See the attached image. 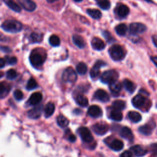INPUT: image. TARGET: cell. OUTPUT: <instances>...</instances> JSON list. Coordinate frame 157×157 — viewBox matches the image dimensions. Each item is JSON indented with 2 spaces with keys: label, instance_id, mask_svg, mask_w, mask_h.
I'll use <instances>...</instances> for the list:
<instances>
[{
  "label": "cell",
  "instance_id": "cell-27",
  "mask_svg": "<svg viewBox=\"0 0 157 157\" xmlns=\"http://www.w3.org/2000/svg\"><path fill=\"white\" fill-rule=\"evenodd\" d=\"M110 117L112 120L116 121H120L123 118V114L121 112V110H118L117 109H113L110 113Z\"/></svg>",
  "mask_w": 157,
  "mask_h": 157
},
{
  "label": "cell",
  "instance_id": "cell-14",
  "mask_svg": "<svg viewBox=\"0 0 157 157\" xmlns=\"http://www.w3.org/2000/svg\"><path fill=\"white\" fill-rule=\"evenodd\" d=\"M42 112V105H36L34 108L29 110L28 112V115L30 118L37 119L39 118Z\"/></svg>",
  "mask_w": 157,
  "mask_h": 157
},
{
  "label": "cell",
  "instance_id": "cell-45",
  "mask_svg": "<svg viewBox=\"0 0 157 157\" xmlns=\"http://www.w3.org/2000/svg\"><path fill=\"white\" fill-rule=\"evenodd\" d=\"M150 149L153 154L157 155V144H152L150 145Z\"/></svg>",
  "mask_w": 157,
  "mask_h": 157
},
{
  "label": "cell",
  "instance_id": "cell-13",
  "mask_svg": "<svg viewBox=\"0 0 157 157\" xmlns=\"http://www.w3.org/2000/svg\"><path fill=\"white\" fill-rule=\"evenodd\" d=\"M87 113L88 115L93 118H98L101 117V115H102V111L101 109L96 105H91L88 108Z\"/></svg>",
  "mask_w": 157,
  "mask_h": 157
},
{
  "label": "cell",
  "instance_id": "cell-48",
  "mask_svg": "<svg viewBox=\"0 0 157 157\" xmlns=\"http://www.w3.org/2000/svg\"><path fill=\"white\" fill-rule=\"evenodd\" d=\"M152 40L154 45L157 47V35H153L152 36Z\"/></svg>",
  "mask_w": 157,
  "mask_h": 157
},
{
  "label": "cell",
  "instance_id": "cell-39",
  "mask_svg": "<svg viewBox=\"0 0 157 157\" xmlns=\"http://www.w3.org/2000/svg\"><path fill=\"white\" fill-rule=\"evenodd\" d=\"M26 89L28 90H34V89H35L37 87V82L36 81L35 79H34L33 78H31L28 81V83L26 84Z\"/></svg>",
  "mask_w": 157,
  "mask_h": 157
},
{
  "label": "cell",
  "instance_id": "cell-34",
  "mask_svg": "<svg viewBox=\"0 0 157 157\" xmlns=\"http://www.w3.org/2000/svg\"><path fill=\"white\" fill-rule=\"evenodd\" d=\"M112 107L114 109L121 110L125 108L126 103L124 101H123L122 100H115L112 103Z\"/></svg>",
  "mask_w": 157,
  "mask_h": 157
},
{
  "label": "cell",
  "instance_id": "cell-19",
  "mask_svg": "<svg viewBox=\"0 0 157 157\" xmlns=\"http://www.w3.org/2000/svg\"><path fill=\"white\" fill-rule=\"evenodd\" d=\"M120 134L121 137L123 138L129 140V141H132L134 139V136L133 134L131 131V130L128 128V127H123L121 129Z\"/></svg>",
  "mask_w": 157,
  "mask_h": 157
},
{
  "label": "cell",
  "instance_id": "cell-29",
  "mask_svg": "<svg viewBox=\"0 0 157 157\" xmlns=\"http://www.w3.org/2000/svg\"><path fill=\"white\" fill-rule=\"evenodd\" d=\"M139 131L143 135L150 136L152 133L153 128L151 125L146 124L139 128Z\"/></svg>",
  "mask_w": 157,
  "mask_h": 157
},
{
  "label": "cell",
  "instance_id": "cell-52",
  "mask_svg": "<svg viewBox=\"0 0 157 157\" xmlns=\"http://www.w3.org/2000/svg\"><path fill=\"white\" fill-rule=\"evenodd\" d=\"M74 1H75V2H80V1H82V0H74Z\"/></svg>",
  "mask_w": 157,
  "mask_h": 157
},
{
  "label": "cell",
  "instance_id": "cell-35",
  "mask_svg": "<svg viewBox=\"0 0 157 157\" xmlns=\"http://www.w3.org/2000/svg\"><path fill=\"white\" fill-rule=\"evenodd\" d=\"M69 123V121L67 120V118L62 115H59L57 117V123L61 128L66 127L68 125Z\"/></svg>",
  "mask_w": 157,
  "mask_h": 157
},
{
  "label": "cell",
  "instance_id": "cell-20",
  "mask_svg": "<svg viewBox=\"0 0 157 157\" xmlns=\"http://www.w3.org/2000/svg\"><path fill=\"white\" fill-rule=\"evenodd\" d=\"M121 87L122 86L121 83L117 80H115L109 84V89L111 93L113 94L116 95V96L119 94L120 92L121 91Z\"/></svg>",
  "mask_w": 157,
  "mask_h": 157
},
{
  "label": "cell",
  "instance_id": "cell-43",
  "mask_svg": "<svg viewBox=\"0 0 157 157\" xmlns=\"http://www.w3.org/2000/svg\"><path fill=\"white\" fill-rule=\"evenodd\" d=\"M7 61L8 64L10 65L15 64L17 62V59L15 56H11V57H7Z\"/></svg>",
  "mask_w": 157,
  "mask_h": 157
},
{
  "label": "cell",
  "instance_id": "cell-12",
  "mask_svg": "<svg viewBox=\"0 0 157 157\" xmlns=\"http://www.w3.org/2000/svg\"><path fill=\"white\" fill-rule=\"evenodd\" d=\"M146 102V98L144 95L139 94L135 96L132 99V105L137 109H140L142 107Z\"/></svg>",
  "mask_w": 157,
  "mask_h": 157
},
{
  "label": "cell",
  "instance_id": "cell-42",
  "mask_svg": "<svg viewBox=\"0 0 157 157\" xmlns=\"http://www.w3.org/2000/svg\"><path fill=\"white\" fill-rule=\"evenodd\" d=\"M13 96H14V98H15V99H17L18 101L21 100L23 98V94L22 91L20 90H16L13 92Z\"/></svg>",
  "mask_w": 157,
  "mask_h": 157
},
{
  "label": "cell",
  "instance_id": "cell-49",
  "mask_svg": "<svg viewBox=\"0 0 157 157\" xmlns=\"http://www.w3.org/2000/svg\"><path fill=\"white\" fill-rule=\"evenodd\" d=\"M5 63H6L5 60H4L3 58H1L0 59V67H1V68H2V67L4 66Z\"/></svg>",
  "mask_w": 157,
  "mask_h": 157
},
{
  "label": "cell",
  "instance_id": "cell-9",
  "mask_svg": "<svg viewBox=\"0 0 157 157\" xmlns=\"http://www.w3.org/2000/svg\"><path fill=\"white\" fill-rule=\"evenodd\" d=\"M93 131L98 135L102 136L106 134L109 131V126L104 123H98L92 126Z\"/></svg>",
  "mask_w": 157,
  "mask_h": 157
},
{
  "label": "cell",
  "instance_id": "cell-16",
  "mask_svg": "<svg viewBox=\"0 0 157 157\" xmlns=\"http://www.w3.org/2000/svg\"><path fill=\"white\" fill-rule=\"evenodd\" d=\"M116 12L120 18H124L129 14V9L127 6L120 4L116 8Z\"/></svg>",
  "mask_w": 157,
  "mask_h": 157
},
{
  "label": "cell",
  "instance_id": "cell-37",
  "mask_svg": "<svg viewBox=\"0 0 157 157\" xmlns=\"http://www.w3.org/2000/svg\"><path fill=\"white\" fill-rule=\"evenodd\" d=\"M48 41L50 44L53 47H57V46H59L60 44V39L59 37H58L55 34L52 35L49 37Z\"/></svg>",
  "mask_w": 157,
  "mask_h": 157
},
{
  "label": "cell",
  "instance_id": "cell-6",
  "mask_svg": "<svg viewBox=\"0 0 157 157\" xmlns=\"http://www.w3.org/2000/svg\"><path fill=\"white\" fill-rule=\"evenodd\" d=\"M78 133L79 134L82 140L86 143L91 142L94 139L91 132L86 127L79 128L78 129Z\"/></svg>",
  "mask_w": 157,
  "mask_h": 157
},
{
  "label": "cell",
  "instance_id": "cell-18",
  "mask_svg": "<svg viewBox=\"0 0 157 157\" xmlns=\"http://www.w3.org/2000/svg\"><path fill=\"white\" fill-rule=\"evenodd\" d=\"M130 150L137 157L143 156L147 153V150L139 145H136L131 147Z\"/></svg>",
  "mask_w": 157,
  "mask_h": 157
},
{
  "label": "cell",
  "instance_id": "cell-38",
  "mask_svg": "<svg viewBox=\"0 0 157 157\" xmlns=\"http://www.w3.org/2000/svg\"><path fill=\"white\" fill-rule=\"evenodd\" d=\"M30 37L33 42L37 43V42H40L42 40L43 35L42 34H39L37 33H32Z\"/></svg>",
  "mask_w": 157,
  "mask_h": 157
},
{
  "label": "cell",
  "instance_id": "cell-22",
  "mask_svg": "<svg viewBox=\"0 0 157 157\" xmlns=\"http://www.w3.org/2000/svg\"><path fill=\"white\" fill-rule=\"evenodd\" d=\"M72 41L74 44L80 48H83L85 46V42L83 38L80 35L74 34L72 36Z\"/></svg>",
  "mask_w": 157,
  "mask_h": 157
},
{
  "label": "cell",
  "instance_id": "cell-46",
  "mask_svg": "<svg viewBox=\"0 0 157 157\" xmlns=\"http://www.w3.org/2000/svg\"><path fill=\"white\" fill-rule=\"evenodd\" d=\"M1 51L4 52H6V53H9V52H11L10 48L8 47H6V46H1Z\"/></svg>",
  "mask_w": 157,
  "mask_h": 157
},
{
  "label": "cell",
  "instance_id": "cell-40",
  "mask_svg": "<svg viewBox=\"0 0 157 157\" xmlns=\"http://www.w3.org/2000/svg\"><path fill=\"white\" fill-rule=\"evenodd\" d=\"M17 76V73L16 71L13 69H10L8 70L6 72V77L9 80H13L15 79Z\"/></svg>",
  "mask_w": 157,
  "mask_h": 157
},
{
  "label": "cell",
  "instance_id": "cell-30",
  "mask_svg": "<svg viewBox=\"0 0 157 157\" xmlns=\"http://www.w3.org/2000/svg\"><path fill=\"white\" fill-rule=\"evenodd\" d=\"M75 102L77 104L82 107H86L88 105V99L83 95L78 94L75 98Z\"/></svg>",
  "mask_w": 157,
  "mask_h": 157
},
{
  "label": "cell",
  "instance_id": "cell-26",
  "mask_svg": "<svg viewBox=\"0 0 157 157\" xmlns=\"http://www.w3.org/2000/svg\"><path fill=\"white\" fill-rule=\"evenodd\" d=\"M3 1L13 11L15 12H20L21 11L20 7L13 0H3Z\"/></svg>",
  "mask_w": 157,
  "mask_h": 157
},
{
  "label": "cell",
  "instance_id": "cell-5",
  "mask_svg": "<svg viewBox=\"0 0 157 157\" xmlns=\"http://www.w3.org/2000/svg\"><path fill=\"white\" fill-rule=\"evenodd\" d=\"M77 76L75 71L71 67H67L62 75V80L66 83H73L77 80Z\"/></svg>",
  "mask_w": 157,
  "mask_h": 157
},
{
  "label": "cell",
  "instance_id": "cell-44",
  "mask_svg": "<svg viewBox=\"0 0 157 157\" xmlns=\"http://www.w3.org/2000/svg\"><path fill=\"white\" fill-rule=\"evenodd\" d=\"M120 157H132V151L129 150L124 151L121 154Z\"/></svg>",
  "mask_w": 157,
  "mask_h": 157
},
{
  "label": "cell",
  "instance_id": "cell-31",
  "mask_svg": "<svg viewBox=\"0 0 157 157\" xmlns=\"http://www.w3.org/2000/svg\"><path fill=\"white\" fill-rule=\"evenodd\" d=\"M87 13L93 18L94 19H99L102 17L101 12L96 9H88L86 10Z\"/></svg>",
  "mask_w": 157,
  "mask_h": 157
},
{
  "label": "cell",
  "instance_id": "cell-28",
  "mask_svg": "<svg viewBox=\"0 0 157 157\" xmlns=\"http://www.w3.org/2000/svg\"><path fill=\"white\" fill-rule=\"evenodd\" d=\"M128 118H129V120L134 123L139 122L142 119L141 115L139 112H136V111L129 112L128 113Z\"/></svg>",
  "mask_w": 157,
  "mask_h": 157
},
{
  "label": "cell",
  "instance_id": "cell-7",
  "mask_svg": "<svg viewBox=\"0 0 157 157\" xmlns=\"http://www.w3.org/2000/svg\"><path fill=\"white\" fill-rule=\"evenodd\" d=\"M146 29V26L141 23H132L129 25V33L131 34H140L145 31Z\"/></svg>",
  "mask_w": 157,
  "mask_h": 157
},
{
  "label": "cell",
  "instance_id": "cell-8",
  "mask_svg": "<svg viewBox=\"0 0 157 157\" xmlns=\"http://www.w3.org/2000/svg\"><path fill=\"white\" fill-rule=\"evenodd\" d=\"M105 65H106V63L105 62H104L103 61H101V60L97 61L90 70V74L91 77L93 78L97 77L100 73L101 67Z\"/></svg>",
  "mask_w": 157,
  "mask_h": 157
},
{
  "label": "cell",
  "instance_id": "cell-3",
  "mask_svg": "<svg viewBox=\"0 0 157 157\" xmlns=\"http://www.w3.org/2000/svg\"><path fill=\"white\" fill-rule=\"evenodd\" d=\"M109 53L110 58L115 61H119L122 59L125 56V53L122 47L118 44H115L112 45L109 50Z\"/></svg>",
  "mask_w": 157,
  "mask_h": 157
},
{
  "label": "cell",
  "instance_id": "cell-1",
  "mask_svg": "<svg viewBox=\"0 0 157 157\" xmlns=\"http://www.w3.org/2000/svg\"><path fill=\"white\" fill-rule=\"evenodd\" d=\"M46 58V55L44 54V52H42L40 49L36 48L33 50L29 56V61L31 64L34 67H39L41 66Z\"/></svg>",
  "mask_w": 157,
  "mask_h": 157
},
{
  "label": "cell",
  "instance_id": "cell-51",
  "mask_svg": "<svg viewBox=\"0 0 157 157\" xmlns=\"http://www.w3.org/2000/svg\"><path fill=\"white\" fill-rule=\"evenodd\" d=\"M48 2H50V3H51V2H55V1H58V0H46Z\"/></svg>",
  "mask_w": 157,
  "mask_h": 157
},
{
  "label": "cell",
  "instance_id": "cell-21",
  "mask_svg": "<svg viewBox=\"0 0 157 157\" xmlns=\"http://www.w3.org/2000/svg\"><path fill=\"white\" fill-rule=\"evenodd\" d=\"M109 147L114 151H120L124 147L123 142L119 139L113 140L109 145Z\"/></svg>",
  "mask_w": 157,
  "mask_h": 157
},
{
  "label": "cell",
  "instance_id": "cell-53",
  "mask_svg": "<svg viewBox=\"0 0 157 157\" xmlns=\"http://www.w3.org/2000/svg\"><path fill=\"white\" fill-rule=\"evenodd\" d=\"M145 1H148V2H151V1H150V0H145Z\"/></svg>",
  "mask_w": 157,
  "mask_h": 157
},
{
  "label": "cell",
  "instance_id": "cell-36",
  "mask_svg": "<svg viewBox=\"0 0 157 157\" xmlns=\"http://www.w3.org/2000/svg\"><path fill=\"white\" fill-rule=\"evenodd\" d=\"M98 5L103 10H108L110 7V2L109 0H97Z\"/></svg>",
  "mask_w": 157,
  "mask_h": 157
},
{
  "label": "cell",
  "instance_id": "cell-25",
  "mask_svg": "<svg viewBox=\"0 0 157 157\" xmlns=\"http://www.w3.org/2000/svg\"><path fill=\"white\" fill-rule=\"evenodd\" d=\"M10 90V86L6 82H1L0 83V96L1 98L6 97Z\"/></svg>",
  "mask_w": 157,
  "mask_h": 157
},
{
  "label": "cell",
  "instance_id": "cell-4",
  "mask_svg": "<svg viewBox=\"0 0 157 157\" xmlns=\"http://www.w3.org/2000/svg\"><path fill=\"white\" fill-rule=\"evenodd\" d=\"M118 77V73L114 69H110L104 72L102 74L100 79L102 82L110 84V83L117 80Z\"/></svg>",
  "mask_w": 157,
  "mask_h": 157
},
{
  "label": "cell",
  "instance_id": "cell-15",
  "mask_svg": "<svg viewBox=\"0 0 157 157\" xmlns=\"http://www.w3.org/2000/svg\"><path fill=\"white\" fill-rule=\"evenodd\" d=\"M42 99V94L39 92H36L33 93L29 97L28 103L30 105H38Z\"/></svg>",
  "mask_w": 157,
  "mask_h": 157
},
{
  "label": "cell",
  "instance_id": "cell-10",
  "mask_svg": "<svg viewBox=\"0 0 157 157\" xmlns=\"http://www.w3.org/2000/svg\"><path fill=\"white\" fill-rule=\"evenodd\" d=\"M17 1L26 11L33 12L36 9V3L32 0H17Z\"/></svg>",
  "mask_w": 157,
  "mask_h": 157
},
{
  "label": "cell",
  "instance_id": "cell-17",
  "mask_svg": "<svg viewBox=\"0 0 157 157\" xmlns=\"http://www.w3.org/2000/svg\"><path fill=\"white\" fill-rule=\"evenodd\" d=\"M91 43L93 48L96 50H102L105 47V44L104 41L99 37H93Z\"/></svg>",
  "mask_w": 157,
  "mask_h": 157
},
{
  "label": "cell",
  "instance_id": "cell-32",
  "mask_svg": "<svg viewBox=\"0 0 157 157\" xmlns=\"http://www.w3.org/2000/svg\"><path fill=\"white\" fill-rule=\"evenodd\" d=\"M115 32L119 36H124L127 32L128 28L124 23H121L118 25L115 28Z\"/></svg>",
  "mask_w": 157,
  "mask_h": 157
},
{
  "label": "cell",
  "instance_id": "cell-41",
  "mask_svg": "<svg viewBox=\"0 0 157 157\" xmlns=\"http://www.w3.org/2000/svg\"><path fill=\"white\" fill-rule=\"evenodd\" d=\"M102 35L108 42H112L114 40L113 37L112 36L110 32H109L107 31H104L102 32Z\"/></svg>",
  "mask_w": 157,
  "mask_h": 157
},
{
  "label": "cell",
  "instance_id": "cell-33",
  "mask_svg": "<svg viewBox=\"0 0 157 157\" xmlns=\"http://www.w3.org/2000/svg\"><path fill=\"white\" fill-rule=\"evenodd\" d=\"M77 72L80 75H84L87 72V66L85 63L80 62L77 64L76 66Z\"/></svg>",
  "mask_w": 157,
  "mask_h": 157
},
{
  "label": "cell",
  "instance_id": "cell-23",
  "mask_svg": "<svg viewBox=\"0 0 157 157\" xmlns=\"http://www.w3.org/2000/svg\"><path fill=\"white\" fill-rule=\"evenodd\" d=\"M123 85L126 90L130 93H132L136 88L135 84L129 79H124L123 81Z\"/></svg>",
  "mask_w": 157,
  "mask_h": 157
},
{
  "label": "cell",
  "instance_id": "cell-11",
  "mask_svg": "<svg viewBox=\"0 0 157 157\" xmlns=\"http://www.w3.org/2000/svg\"><path fill=\"white\" fill-rule=\"evenodd\" d=\"M94 99L103 102H105L109 101V100L110 99V97L109 94L104 90L102 89H99L97 90L94 94Z\"/></svg>",
  "mask_w": 157,
  "mask_h": 157
},
{
  "label": "cell",
  "instance_id": "cell-24",
  "mask_svg": "<svg viewBox=\"0 0 157 157\" xmlns=\"http://www.w3.org/2000/svg\"><path fill=\"white\" fill-rule=\"evenodd\" d=\"M55 104L53 103V102H48L45 107H44V115L45 116V117L48 118V117H50L53 113H54V111H55Z\"/></svg>",
  "mask_w": 157,
  "mask_h": 157
},
{
  "label": "cell",
  "instance_id": "cell-2",
  "mask_svg": "<svg viewBox=\"0 0 157 157\" xmlns=\"http://www.w3.org/2000/svg\"><path fill=\"white\" fill-rule=\"evenodd\" d=\"M2 29L7 33H16L21 31L23 25L21 23L15 20H7L1 25Z\"/></svg>",
  "mask_w": 157,
  "mask_h": 157
},
{
  "label": "cell",
  "instance_id": "cell-50",
  "mask_svg": "<svg viewBox=\"0 0 157 157\" xmlns=\"http://www.w3.org/2000/svg\"><path fill=\"white\" fill-rule=\"evenodd\" d=\"M151 59L153 61V63L157 67V56H152V57H151Z\"/></svg>",
  "mask_w": 157,
  "mask_h": 157
},
{
  "label": "cell",
  "instance_id": "cell-47",
  "mask_svg": "<svg viewBox=\"0 0 157 157\" xmlns=\"http://www.w3.org/2000/svg\"><path fill=\"white\" fill-rule=\"evenodd\" d=\"M68 139H69V141H71V142H75V140H76V137H75L74 134H71L69 136V137H68Z\"/></svg>",
  "mask_w": 157,
  "mask_h": 157
}]
</instances>
